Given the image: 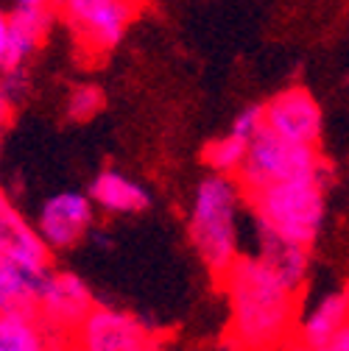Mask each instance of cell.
<instances>
[{"label": "cell", "instance_id": "obj_1", "mask_svg": "<svg viewBox=\"0 0 349 351\" xmlns=\"http://www.w3.org/2000/svg\"><path fill=\"white\" fill-rule=\"evenodd\" d=\"M229 301V343L235 351H280L299 324V293L263 256H240L218 279Z\"/></svg>", "mask_w": 349, "mask_h": 351}, {"label": "cell", "instance_id": "obj_2", "mask_svg": "<svg viewBox=\"0 0 349 351\" xmlns=\"http://www.w3.org/2000/svg\"><path fill=\"white\" fill-rule=\"evenodd\" d=\"M246 201L235 176L207 173L199 179L190 209H188V234L207 265V271L221 279L240 254V204Z\"/></svg>", "mask_w": 349, "mask_h": 351}, {"label": "cell", "instance_id": "obj_3", "mask_svg": "<svg viewBox=\"0 0 349 351\" xmlns=\"http://www.w3.org/2000/svg\"><path fill=\"white\" fill-rule=\"evenodd\" d=\"M327 182L330 170L324 165L316 173L296 176V179L249 193L246 204L254 215V229L313 248L327 217Z\"/></svg>", "mask_w": 349, "mask_h": 351}, {"label": "cell", "instance_id": "obj_4", "mask_svg": "<svg viewBox=\"0 0 349 351\" xmlns=\"http://www.w3.org/2000/svg\"><path fill=\"white\" fill-rule=\"evenodd\" d=\"M324 167V159L319 154V145H299L277 137L274 131L263 128L260 134L249 143L246 159L240 173L235 176L243 195L257 193L269 184L288 182L296 176H308Z\"/></svg>", "mask_w": 349, "mask_h": 351}, {"label": "cell", "instance_id": "obj_5", "mask_svg": "<svg viewBox=\"0 0 349 351\" xmlns=\"http://www.w3.org/2000/svg\"><path fill=\"white\" fill-rule=\"evenodd\" d=\"M78 45L90 53L115 51L137 14V0H56Z\"/></svg>", "mask_w": 349, "mask_h": 351}, {"label": "cell", "instance_id": "obj_6", "mask_svg": "<svg viewBox=\"0 0 349 351\" xmlns=\"http://www.w3.org/2000/svg\"><path fill=\"white\" fill-rule=\"evenodd\" d=\"M81 351H159L154 332L132 313L117 306H93L76 329Z\"/></svg>", "mask_w": 349, "mask_h": 351}, {"label": "cell", "instance_id": "obj_7", "mask_svg": "<svg viewBox=\"0 0 349 351\" xmlns=\"http://www.w3.org/2000/svg\"><path fill=\"white\" fill-rule=\"evenodd\" d=\"M95 223V204L90 193L62 190L39 206L36 232L51 251L76 248Z\"/></svg>", "mask_w": 349, "mask_h": 351}, {"label": "cell", "instance_id": "obj_8", "mask_svg": "<svg viewBox=\"0 0 349 351\" xmlns=\"http://www.w3.org/2000/svg\"><path fill=\"white\" fill-rule=\"evenodd\" d=\"M263 117H266V128L288 143L319 145L322 140V128H324L322 106L302 86L282 90L269 104H263Z\"/></svg>", "mask_w": 349, "mask_h": 351}, {"label": "cell", "instance_id": "obj_9", "mask_svg": "<svg viewBox=\"0 0 349 351\" xmlns=\"http://www.w3.org/2000/svg\"><path fill=\"white\" fill-rule=\"evenodd\" d=\"M93 306L95 304L90 287L70 271H51L36 298V310L42 313V318L67 337H76V329L90 315Z\"/></svg>", "mask_w": 349, "mask_h": 351}, {"label": "cell", "instance_id": "obj_10", "mask_svg": "<svg viewBox=\"0 0 349 351\" xmlns=\"http://www.w3.org/2000/svg\"><path fill=\"white\" fill-rule=\"evenodd\" d=\"M70 343L51 326L34 304H12L0 310V351H56Z\"/></svg>", "mask_w": 349, "mask_h": 351}, {"label": "cell", "instance_id": "obj_11", "mask_svg": "<svg viewBox=\"0 0 349 351\" xmlns=\"http://www.w3.org/2000/svg\"><path fill=\"white\" fill-rule=\"evenodd\" d=\"M0 256L31 271L51 268V248L39 237L36 226L25 223V217L3 190H0Z\"/></svg>", "mask_w": 349, "mask_h": 351}, {"label": "cell", "instance_id": "obj_12", "mask_svg": "<svg viewBox=\"0 0 349 351\" xmlns=\"http://www.w3.org/2000/svg\"><path fill=\"white\" fill-rule=\"evenodd\" d=\"M90 198L106 215H140L151 206V190L120 170H104L90 184Z\"/></svg>", "mask_w": 349, "mask_h": 351}, {"label": "cell", "instance_id": "obj_13", "mask_svg": "<svg viewBox=\"0 0 349 351\" xmlns=\"http://www.w3.org/2000/svg\"><path fill=\"white\" fill-rule=\"evenodd\" d=\"M254 232H257V256H263L291 290L302 293L304 279H308V271H311V248L288 243L263 229H254Z\"/></svg>", "mask_w": 349, "mask_h": 351}, {"label": "cell", "instance_id": "obj_14", "mask_svg": "<svg viewBox=\"0 0 349 351\" xmlns=\"http://www.w3.org/2000/svg\"><path fill=\"white\" fill-rule=\"evenodd\" d=\"M48 9H31V6H14L9 14V56L3 70H20L25 62L36 53L48 31Z\"/></svg>", "mask_w": 349, "mask_h": 351}, {"label": "cell", "instance_id": "obj_15", "mask_svg": "<svg viewBox=\"0 0 349 351\" xmlns=\"http://www.w3.org/2000/svg\"><path fill=\"white\" fill-rule=\"evenodd\" d=\"M346 321H349V301H346V295L344 293H327L324 298H319L311 310L299 318L293 337L299 343H304L308 348H316L319 343L333 337Z\"/></svg>", "mask_w": 349, "mask_h": 351}, {"label": "cell", "instance_id": "obj_16", "mask_svg": "<svg viewBox=\"0 0 349 351\" xmlns=\"http://www.w3.org/2000/svg\"><path fill=\"white\" fill-rule=\"evenodd\" d=\"M246 151H249V143L238 140L235 134H227V137H218L212 143L204 145V165L207 170L212 173H224V176H238L240 167H243V159H246Z\"/></svg>", "mask_w": 349, "mask_h": 351}, {"label": "cell", "instance_id": "obj_17", "mask_svg": "<svg viewBox=\"0 0 349 351\" xmlns=\"http://www.w3.org/2000/svg\"><path fill=\"white\" fill-rule=\"evenodd\" d=\"M104 104H106V98H104L101 86H95V84H78V86H73L67 101H65V114L73 123H87V120H93L104 109Z\"/></svg>", "mask_w": 349, "mask_h": 351}, {"label": "cell", "instance_id": "obj_18", "mask_svg": "<svg viewBox=\"0 0 349 351\" xmlns=\"http://www.w3.org/2000/svg\"><path fill=\"white\" fill-rule=\"evenodd\" d=\"M266 128V117H263V106H246L232 117L229 134H235L243 143H251L260 131Z\"/></svg>", "mask_w": 349, "mask_h": 351}, {"label": "cell", "instance_id": "obj_19", "mask_svg": "<svg viewBox=\"0 0 349 351\" xmlns=\"http://www.w3.org/2000/svg\"><path fill=\"white\" fill-rule=\"evenodd\" d=\"M311 351H349V321H346L333 337H327L324 343H319V346L311 348Z\"/></svg>", "mask_w": 349, "mask_h": 351}, {"label": "cell", "instance_id": "obj_20", "mask_svg": "<svg viewBox=\"0 0 349 351\" xmlns=\"http://www.w3.org/2000/svg\"><path fill=\"white\" fill-rule=\"evenodd\" d=\"M6 56H9V14L0 12V73L6 67Z\"/></svg>", "mask_w": 349, "mask_h": 351}, {"label": "cell", "instance_id": "obj_21", "mask_svg": "<svg viewBox=\"0 0 349 351\" xmlns=\"http://www.w3.org/2000/svg\"><path fill=\"white\" fill-rule=\"evenodd\" d=\"M12 106H14V104L6 98V93H3V90H0V131H3V128H6V123H9Z\"/></svg>", "mask_w": 349, "mask_h": 351}, {"label": "cell", "instance_id": "obj_22", "mask_svg": "<svg viewBox=\"0 0 349 351\" xmlns=\"http://www.w3.org/2000/svg\"><path fill=\"white\" fill-rule=\"evenodd\" d=\"M56 0H14V6H31V9H48Z\"/></svg>", "mask_w": 349, "mask_h": 351}, {"label": "cell", "instance_id": "obj_23", "mask_svg": "<svg viewBox=\"0 0 349 351\" xmlns=\"http://www.w3.org/2000/svg\"><path fill=\"white\" fill-rule=\"evenodd\" d=\"M56 351H81V348H78V343H76V340H70V343H65V346H59Z\"/></svg>", "mask_w": 349, "mask_h": 351}, {"label": "cell", "instance_id": "obj_24", "mask_svg": "<svg viewBox=\"0 0 349 351\" xmlns=\"http://www.w3.org/2000/svg\"><path fill=\"white\" fill-rule=\"evenodd\" d=\"M3 262H6V259L0 256V274H3ZM0 293H3V287H0ZM3 295H6V293H3Z\"/></svg>", "mask_w": 349, "mask_h": 351}]
</instances>
